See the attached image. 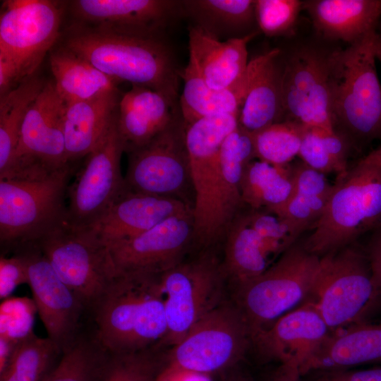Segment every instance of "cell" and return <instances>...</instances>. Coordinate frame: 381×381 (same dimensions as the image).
<instances>
[{
  "label": "cell",
  "instance_id": "9a60e30c",
  "mask_svg": "<svg viewBox=\"0 0 381 381\" xmlns=\"http://www.w3.org/2000/svg\"><path fill=\"white\" fill-rule=\"evenodd\" d=\"M124 144L118 127V111L99 143L86 157L67 193L66 221L88 226L111 207L125 190L121 159Z\"/></svg>",
  "mask_w": 381,
  "mask_h": 381
},
{
  "label": "cell",
  "instance_id": "6da1fadb",
  "mask_svg": "<svg viewBox=\"0 0 381 381\" xmlns=\"http://www.w3.org/2000/svg\"><path fill=\"white\" fill-rule=\"evenodd\" d=\"M61 46L116 80L179 100L180 71L164 35L115 31L73 23Z\"/></svg>",
  "mask_w": 381,
  "mask_h": 381
},
{
  "label": "cell",
  "instance_id": "ba28073f",
  "mask_svg": "<svg viewBox=\"0 0 381 381\" xmlns=\"http://www.w3.org/2000/svg\"><path fill=\"white\" fill-rule=\"evenodd\" d=\"M311 295L331 332L359 322L379 296L365 253L349 245L320 257Z\"/></svg>",
  "mask_w": 381,
  "mask_h": 381
},
{
  "label": "cell",
  "instance_id": "d590c367",
  "mask_svg": "<svg viewBox=\"0 0 381 381\" xmlns=\"http://www.w3.org/2000/svg\"><path fill=\"white\" fill-rule=\"evenodd\" d=\"M110 357L92 332L81 333L43 381H102Z\"/></svg>",
  "mask_w": 381,
  "mask_h": 381
},
{
  "label": "cell",
  "instance_id": "2e32d148",
  "mask_svg": "<svg viewBox=\"0 0 381 381\" xmlns=\"http://www.w3.org/2000/svg\"><path fill=\"white\" fill-rule=\"evenodd\" d=\"M331 52L303 46L283 63L282 121L335 131L329 95Z\"/></svg>",
  "mask_w": 381,
  "mask_h": 381
},
{
  "label": "cell",
  "instance_id": "74e56055",
  "mask_svg": "<svg viewBox=\"0 0 381 381\" xmlns=\"http://www.w3.org/2000/svg\"><path fill=\"white\" fill-rule=\"evenodd\" d=\"M306 126L282 121L253 133L255 158L277 166H286L298 155Z\"/></svg>",
  "mask_w": 381,
  "mask_h": 381
},
{
  "label": "cell",
  "instance_id": "8fae6325",
  "mask_svg": "<svg viewBox=\"0 0 381 381\" xmlns=\"http://www.w3.org/2000/svg\"><path fill=\"white\" fill-rule=\"evenodd\" d=\"M1 2L0 59L13 64L20 83L36 73L59 39L63 8L50 0Z\"/></svg>",
  "mask_w": 381,
  "mask_h": 381
},
{
  "label": "cell",
  "instance_id": "bcb514c9",
  "mask_svg": "<svg viewBox=\"0 0 381 381\" xmlns=\"http://www.w3.org/2000/svg\"><path fill=\"white\" fill-rule=\"evenodd\" d=\"M212 375L187 370L166 363L155 381H214Z\"/></svg>",
  "mask_w": 381,
  "mask_h": 381
},
{
  "label": "cell",
  "instance_id": "ac0fdd59",
  "mask_svg": "<svg viewBox=\"0 0 381 381\" xmlns=\"http://www.w3.org/2000/svg\"><path fill=\"white\" fill-rule=\"evenodd\" d=\"M194 230L193 210L171 216L150 229L109 246L117 274H161L181 262Z\"/></svg>",
  "mask_w": 381,
  "mask_h": 381
},
{
  "label": "cell",
  "instance_id": "7a4b0ae2",
  "mask_svg": "<svg viewBox=\"0 0 381 381\" xmlns=\"http://www.w3.org/2000/svg\"><path fill=\"white\" fill-rule=\"evenodd\" d=\"M89 312L110 354L160 348L167 332L160 274L118 273Z\"/></svg>",
  "mask_w": 381,
  "mask_h": 381
},
{
  "label": "cell",
  "instance_id": "9c48e42d",
  "mask_svg": "<svg viewBox=\"0 0 381 381\" xmlns=\"http://www.w3.org/2000/svg\"><path fill=\"white\" fill-rule=\"evenodd\" d=\"M252 342L250 331L238 306L220 304L166 353L167 363L213 375L232 368Z\"/></svg>",
  "mask_w": 381,
  "mask_h": 381
},
{
  "label": "cell",
  "instance_id": "7dc6e473",
  "mask_svg": "<svg viewBox=\"0 0 381 381\" xmlns=\"http://www.w3.org/2000/svg\"><path fill=\"white\" fill-rule=\"evenodd\" d=\"M301 371L297 366L281 364L270 381H301Z\"/></svg>",
  "mask_w": 381,
  "mask_h": 381
},
{
  "label": "cell",
  "instance_id": "f6af8a7d",
  "mask_svg": "<svg viewBox=\"0 0 381 381\" xmlns=\"http://www.w3.org/2000/svg\"><path fill=\"white\" fill-rule=\"evenodd\" d=\"M365 255L372 272L378 295L381 294V226L372 231Z\"/></svg>",
  "mask_w": 381,
  "mask_h": 381
},
{
  "label": "cell",
  "instance_id": "4dcf8cb0",
  "mask_svg": "<svg viewBox=\"0 0 381 381\" xmlns=\"http://www.w3.org/2000/svg\"><path fill=\"white\" fill-rule=\"evenodd\" d=\"M278 48L267 52L239 112V125L255 133L282 121V82L283 63Z\"/></svg>",
  "mask_w": 381,
  "mask_h": 381
},
{
  "label": "cell",
  "instance_id": "e0dca14e",
  "mask_svg": "<svg viewBox=\"0 0 381 381\" xmlns=\"http://www.w3.org/2000/svg\"><path fill=\"white\" fill-rule=\"evenodd\" d=\"M29 253L28 283L39 317L49 338L63 352L82 333L86 307L59 277L36 245Z\"/></svg>",
  "mask_w": 381,
  "mask_h": 381
},
{
  "label": "cell",
  "instance_id": "836d02e7",
  "mask_svg": "<svg viewBox=\"0 0 381 381\" xmlns=\"http://www.w3.org/2000/svg\"><path fill=\"white\" fill-rule=\"evenodd\" d=\"M294 192L291 164L277 166L252 160L243 173L241 193L243 204L252 210H265L277 214Z\"/></svg>",
  "mask_w": 381,
  "mask_h": 381
},
{
  "label": "cell",
  "instance_id": "484cf974",
  "mask_svg": "<svg viewBox=\"0 0 381 381\" xmlns=\"http://www.w3.org/2000/svg\"><path fill=\"white\" fill-rule=\"evenodd\" d=\"M330 333L300 368L301 375L381 363V322H357Z\"/></svg>",
  "mask_w": 381,
  "mask_h": 381
},
{
  "label": "cell",
  "instance_id": "ffe728a7",
  "mask_svg": "<svg viewBox=\"0 0 381 381\" xmlns=\"http://www.w3.org/2000/svg\"><path fill=\"white\" fill-rule=\"evenodd\" d=\"M312 301L279 318L252 339L263 356L300 368L330 334Z\"/></svg>",
  "mask_w": 381,
  "mask_h": 381
},
{
  "label": "cell",
  "instance_id": "52a82bcc",
  "mask_svg": "<svg viewBox=\"0 0 381 381\" xmlns=\"http://www.w3.org/2000/svg\"><path fill=\"white\" fill-rule=\"evenodd\" d=\"M35 245L87 311L117 275L108 246L86 227L65 220Z\"/></svg>",
  "mask_w": 381,
  "mask_h": 381
},
{
  "label": "cell",
  "instance_id": "816d5d0a",
  "mask_svg": "<svg viewBox=\"0 0 381 381\" xmlns=\"http://www.w3.org/2000/svg\"><path fill=\"white\" fill-rule=\"evenodd\" d=\"M377 35H378V38L381 40V26H380V32H377Z\"/></svg>",
  "mask_w": 381,
  "mask_h": 381
},
{
  "label": "cell",
  "instance_id": "1f68e13d",
  "mask_svg": "<svg viewBox=\"0 0 381 381\" xmlns=\"http://www.w3.org/2000/svg\"><path fill=\"white\" fill-rule=\"evenodd\" d=\"M49 64L56 89L66 104L118 90V81L63 46L51 52Z\"/></svg>",
  "mask_w": 381,
  "mask_h": 381
},
{
  "label": "cell",
  "instance_id": "603a6c76",
  "mask_svg": "<svg viewBox=\"0 0 381 381\" xmlns=\"http://www.w3.org/2000/svg\"><path fill=\"white\" fill-rule=\"evenodd\" d=\"M259 32L222 41L190 25L188 28V62L210 87L214 90L229 88L245 73L249 63L247 45Z\"/></svg>",
  "mask_w": 381,
  "mask_h": 381
},
{
  "label": "cell",
  "instance_id": "b9f144b4",
  "mask_svg": "<svg viewBox=\"0 0 381 381\" xmlns=\"http://www.w3.org/2000/svg\"><path fill=\"white\" fill-rule=\"evenodd\" d=\"M298 156L306 164L324 174L341 175L323 139L322 128L306 126Z\"/></svg>",
  "mask_w": 381,
  "mask_h": 381
},
{
  "label": "cell",
  "instance_id": "c3c4849f",
  "mask_svg": "<svg viewBox=\"0 0 381 381\" xmlns=\"http://www.w3.org/2000/svg\"><path fill=\"white\" fill-rule=\"evenodd\" d=\"M219 381H253V380L249 375L234 367L222 372Z\"/></svg>",
  "mask_w": 381,
  "mask_h": 381
},
{
  "label": "cell",
  "instance_id": "7402d4cb",
  "mask_svg": "<svg viewBox=\"0 0 381 381\" xmlns=\"http://www.w3.org/2000/svg\"><path fill=\"white\" fill-rule=\"evenodd\" d=\"M179 101L153 89L132 85L121 97L118 108L125 152L145 145L165 129L181 112Z\"/></svg>",
  "mask_w": 381,
  "mask_h": 381
},
{
  "label": "cell",
  "instance_id": "ee69618b",
  "mask_svg": "<svg viewBox=\"0 0 381 381\" xmlns=\"http://www.w3.org/2000/svg\"><path fill=\"white\" fill-rule=\"evenodd\" d=\"M312 381H381V367L322 371Z\"/></svg>",
  "mask_w": 381,
  "mask_h": 381
},
{
  "label": "cell",
  "instance_id": "d4e9b609",
  "mask_svg": "<svg viewBox=\"0 0 381 381\" xmlns=\"http://www.w3.org/2000/svg\"><path fill=\"white\" fill-rule=\"evenodd\" d=\"M254 158L253 133L238 124L225 138L220 150V173L213 224L214 244L225 237L243 205L241 193L242 176L246 167Z\"/></svg>",
  "mask_w": 381,
  "mask_h": 381
},
{
  "label": "cell",
  "instance_id": "30bf717a",
  "mask_svg": "<svg viewBox=\"0 0 381 381\" xmlns=\"http://www.w3.org/2000/svg\"><path fill=\"white\" fill-rule=\"evenodd\" d=\"M66 107L54 81H47L28 109L12 164L0 180L41 179L71 165L64 133Z\"/></svg>",
  "mask_w": 381,
  "mask_h": 381
},
{
  "label": "cell",
  "instance_id": "3957f363",
  "mask_svg": "<svg viewBox=\"0 0 381 381\" xmlns=\"http://www.w3.org/2000/svg\"><path fill=\"white\" fill-rule=\"evenodd\" d=\"M373 31L344 49L331 52L329 95L335 131L356 151L374 141L381 146V85L375 66Z\"/></svg>",
  "mask_w": 381,
  "mask_h": 381
},
{
  "label": "cell",
  "instance_id": "f35d334b",
  "mask_svg": "<svg viewBox=\"0 0 381 381\" xmlns=\"http://www.w3.org/2000/svg\"><path fill=\"white\" fill-rule=\"evenodd\" d=\"M160 349L111 354L102 381H155L167 363Z\"/></svg>",
  "mask_w": 381,
  "mask_h": 381
},
{
  "label": "cell",
  "instance_id": "f907efd6",
  "mask_svg": "<svg viewBox=\"0 0 381 381\" xmlns=\"http://www.w3.org/2000/svg\"><path fill=\"white\" fill-rule=\"evenodd\" d=\"M375 55L376 59L381 63V40L378 38V35L375 42Z\"/></svg>",
  "mask_w": 381,
  "mask_h": 381
},
{
  "label": "cell",
  "instance_id": "f1b7e54d",
  "mask_svg": "<svg viewBox=\"0 0 381 381\" xmlns=\"http://www.w3.org/2000/svg\"><path fill=\"white\" fill-rule=\"evenodd\" d=\"M183 15L219 40L241 38L259 31L255 0H183Z\"/></svg>",
  "mask_w": 381,
  "mask_h": 381
},
{
  "label": "cell",
  "instance_id": "5bb4252c",
  "mask_svg": "<svg viewBox=\"0 0 381 381\" xmlns=\"http://www.w3.org/2000/svg\"><path fill=\"white\" fill-rule=\"evenodd\" d=\"M239 113L213 116L186 124V142L194 191L193 241L214 244L213 224L223 141L239 124Z\"/></svg>",
  "mask_w": 381,
  "mask_h": 381
},
{
  "label": "cell",
  "instance_id": "cb8c5ba5",
  "mask_svg": "<svg viewBox=\"0 0 381 381\" xmlns=\"http://www.w3.org/2000/svg\"><path fill=\"white\" fill-rule=\"evenodd\" d=\"M267 52L249 61L242 78L233 86L223 90L210 87L190 63L180 71L184 85L179 97V108L186 124L205 117L239 113L248 89Z\"/></svg>",
  "mask_w": 381,
  "mask_h": 381
},
{
  "label": "cell",
  "instance_id": "83f0119b",
  "mask_svg": "<svg viewBox=\"0 0 381 381\" xmlns=\"http://www.w3.org/2000/svg\"><path fill=\"white\" fill-rule=\"evenodd\" d=\"M118 90L66 104L64 133L68 163L86 157L108 131L118 111Z\"/></svg>",
  "mask_w": 381,
  "mask_h": 381
},
{
  "label": "cell",
  "instance_id": "4fadbf2b",
  "mask_svg": "<svg viewBox=\"0 0 381 381\" xmlns=\"http://www.w3.org/2000/svg\"><path fill=\"white\" fill-rule=\"evenodd\" d=\"M186 128L180 112L150 142L127 153L126 190L189 202L186 193L189 184L193 185Z\"/></svg>",
  "mask_w": 381,
  "mask_h": 381
},
{
  "label": "cell",
  "instance_id": "7bdbcfd3",
  "mask_svg": "<svg viewBox=\"0 0 381 381\" xmlns=\"http://www.w3.org/2000/svg\"><path fill=\"white\" fill-rule=\"evenodd\" d=\"M0 258V298L5 299L20 285L28 283L29 253L26 248Z\"/></svg>",
  "mask_w": 381,
  "mask_h": 381
},
{
  "label": "cell",
  "instance_id": "60d3db41",
  "mask_svg": "<svg viewBox=\"0 0 381 381\" xmlns=\"http://www.w3.org/2000/svg\"><path fill=\"white\" fill-rule=\"evenodd\" d=\"M246 213L250 226L275 260L295 243L286 225L274 214L252 209Z\"/></svg>",
  "mask_w": 381,
  "mask_h": 381
},
{
  "label": "cell",
  "instance_id": "5b68a950",
  "mask_svg": "<svg viewBox=\"0 0 381 381\" xmlns=\"http://www.w3.org/2000/svg\"><path fill=\"white\" fill-rule=\"evenodd\" d=\"M75 166L35 179L0 180V243L16 251L33 245L66 220L68 183Z\"/></svg>",
  "mask_w": 381,
  "mask_h": 381
},
{
  "label": "cell",
  "instance_id": "44dd1931",
  "mask_svg": "<svg viewBox=\"0 0 381 381\" xmlns=\"http://www.w3.org/2000/svg\"><path fill=\"white\" fill-rule=\"evenodd\" d=\"M193 210L184 200L124 190L111 207L85 226L108 246L131 239L163 220Z\"/></svg>",
  "mask_w": 381,
  "mask_h": 381
},
{
  "label": "cell",
  "instance_id": "d6a6232c",
  "mask_svg": "<svg viewBox=\"0 0 381 381\" xmlns=\"http://www.w3.org/2000/svg\"><path fill=\"white\" fill-rule=\"evenodd\" d=\"M224 238L222 270L237 287L263 273L277 260L250 226L247 213L236 216Z\"/></svg>",
  "mask_w": 381,
  "mask_h": 381
},
{
  "label": "cell",
  "instance_id": "d6986e66",
  "mask_svg": "<svg viewBox=\"0 0 381 381\" xmlns=\"http://www.w3.org/2000/svg\"><path fill=\"white\" fill-rule=\"evenodd\" d=\"M69 8L75 23L144 35H164L183 15L175 0H75Z\"/></svg>",
  "mask_w": 381,
  "mask_h": 381
},
{
  "label": "cell",
  "instance_id": "e575fe53",
  "mask_svg": "<svg viewBox=\"0 0 381 381\" xmlns=\"http://www.w3.org/2000/svg\"><path fill=\"white\" fill-rule=\"evenodd\" d=\"M46 83L35 73L0 97V178L11 167L25 115Z\"/></svg>",
  "mask_w": 381,
  "mask_h": 381
},
{
  "label": "cell",
  "instance_id": "681fc988",
  "mask_svg": "<svg viewBox=\"0 0 381 381\" xmlns=\"http://www.w3.org/2000/svg\"><path fill=\"white\" fill-rule=\"evenodd\" d=\"M361 159L365 163L381 167V146L371 150Z\"/></svg>",
  "mask_w": 381,
  "mask_h": 381
},
{
  "label": "cell",
  "instance_id": "7c38bea8",
  "mask_svg": "<svg viewBox=\"0 0 381 381\" xmlns=\"http://www.w3.org/2000/svg\"><path fill=\"white\" fill-rule=\"evenodd\" d=\"M224 274L217 260L206 255L160 274L167 323L160 348L177 344L193 325L220 305Z\"/></svg>",
  "mask_w": 381,
  "mask_h": 381
},
{
  "label": "cell",
  "instance_id": "277c9868",
  "mask_svg": "<svg viewBox=\"0 0 381 381\" xmlns=\"http://www.w3.org/2000/svg\"><path fill=\"white\" fill-rule=\"evenodd\" d=\"M381 226V167L360 159L339 176L313 231L303 246L319 257L351 245Z\"/></svg>",
  "mask_w": 381,
  "mask_h": 381
},
{
  "label": "cell",
  "instance_id": "4316f807",
  "mask_svg": "<svg viewBox=\"0 0 381 381\" xmlns=\"http://www.w3.org/2000/svg\"><path fill=\"white\" fill-rule=\"evenodd\" d=\"M303 8L320 35L349 45L375 31L381 17V0H310Z\"/></svg>",
  "mask_w": 381,
  "mask_h": 381
},
{
  "label": "cell",
  "instance_id": "ab89813d",
  "mask_svg": "<svg viewBox=\"0 0 381 381\" xmlns=\"http://www.w3.org/2000/svg\"><path fill=\"white\" fill-rule=\"evenodd\" d=\"M303 4L299 0H255V18L259 31L268 37L291 33Z\"/></svg>",
  "mask_w": 381,
  "mask_h": 381
},
{
  "label": "cell",
  "instance_id": "f546056e",
  "mask_svg": "<svg viewBox=\"0 0 381 381\" xmlns=\"http://www.w3.org/2000/svg\"><path fill=\"white\" fill-rule=\"evenodd\" d=\"M294 192L277 214L289 229L296 242L299 235L320 218L334 189L325 174L303 162L291 164Z\"/></svg>",
  "mask_w": 381,
  "mask_h": 381
},
{
  "label": "cell",
  "instance_id": "8992f818",
  "mask_svg": "<svg viewBox=\"0 0 381 381\" xmlns=\"http://www.w3.org/2000/svg\"><path fill=\"white\" fill-rule=\"evenodd\" d=\"M320 267V257L294 243L263 273L237 287L236 306L251 339L311 294Z\"/></svg>",
  "mask_w": 381,
  "mask_h": 381
},
{
  "label": "cell",
  "instance_id": "8d00e7d4",
  "mask_svg": "<svg viewBox=\"0 0 381 381\" xmlns=\"http://www.w3.org/2000/svg\"><path fill=\"white\" fill-rule=\"evenodd\" d=\"M61 354L49 338L31 332L20 341L10 362L0 373V381H43Z\"/></svg>",
  "mask_w": 381,
  "mask_h": 381
}]
</instances>
